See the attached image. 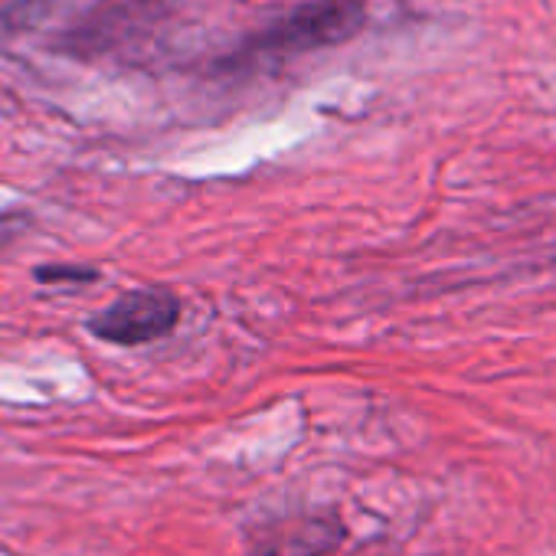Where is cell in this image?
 <instances>
[{
  "label": "cell",
  "mask_w": 556,
  "mask_h": 556,
  "mask_svg": "<svg viewBox=\"0 0 556 556\" xmlns=\"http://www.w3.org/2000/svg\"><path fill=\"white\" fill-rule=\"evenodd\" d=\"M367 24V0H305L265 30L258 50L275 56H302L354 40Z\"/></svg>",
  "instance_id": "6da1fadb"
},
{
  "label": "cell",
  "mask_w": 556,
  "mask_h": 556,
  "mask_svg": "<svg viewBox=\"0 0 556 556\" xmlns=\"http://www.w3.org/2000/svg\"><path fill=\"white\" fill-rule=\"evenodd\" d=\"M180 321V302L167 289H135L115 299L109 308L89 318V331L99 341L118 348H141L167 338Z\"/></svg>",
  "instance_id": "7a4b0ae2"
},
{
  "label": "cell",
  "mask_w": 556,
  "mask_h": 556,
  "mask_svg": "<svg viewBox=\"0 0 556 556\" xmlns=\"http://www.w3.org/2000/svg\"><path fill=\"white\" fill-rule=\"evenodd\" d=\"M341 540L344 523L334 514H321L262 530L255 546L262 556H328L341 546Z\"/></svg>",
  "instance_id": "3957f363"
},
{
  "label": "cell",
  "mask_w": 556,
  "mask_h": 556,
  "mask_svg": "<svg viewBox=\"0 0 556 556\" xmlns=\"http://www.w3.org/2000/svg\"><path fill=\"white\" fill-rule=\"evenodd\" d=\"M99 271L86 265H40L37 282L43 286H63V282H96Z\"/></svg>",
  "instance_id": "277c9868"
},
{
  "label": "cell",
  "mask_w": 556,
  "mask_h": 556,
  "mask_svg": "<svg viewBox=\"0 0 556 556\" xmlns=\"http://www.w3.org/2000/svg\"><path fill=\"white\" fill-rule=\"evenodd\" d=\"M27 229V216L21 213H0V249L11 245Z\"/></svg>",
  "instance_id": "5b68a950"
}]
</instances>
